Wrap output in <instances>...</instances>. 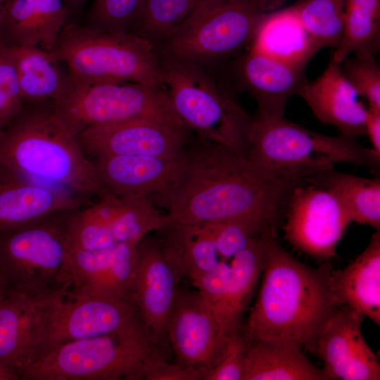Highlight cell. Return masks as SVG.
Segmentation results:
<instances>
[{
	"label": "cell",
	"mask_w": 380,
	"mask_h": 380,
	"mask_svg": "<svg viewBox=\"0 0 380 380\" xmlns=\"http://www.w3.org/2000/svg\"><path fill=\"white\" fill-rule=\"evenodd\" d=\"M304 180L267 173L247 157L198 139L192 145L188 141L175 180L152 201L165 211L168 224L252 219L275 228L293 189Z\"/></svg>",
	"instance_id": "cell-1"
},
{
	"label": "cell",
	"mask_w": 380,
	"mask_h": 380,
	"mask_svg": "<svg viewBox=\"0 0 380 380\" xmlns=\"http://www.w3.org/2000/svg\"><path fill=\"white\" fill-rule=\"evenodd\" d=\"M331 269L310 267L285 251L269 232L261 283L243 332L249 341H287L311 350L337 307L329 284Z\"/></svg>",
	"instance_id": "cell-2"
},
{
	"label": "cell",
	"mask_w": 380,
	"mask_h": 380,
	"mask_svg": "<svg viewBox=\"0 0 380 380\" xmlns=\"http://www.w3.org/2000/svg\"><path fill=\"white\" fill-rule=\"evenodd\" d=\"M0 163L36 184L89 200L107 195L53 101L25 106L0 135Z\"/></svg>",
	"instance_id": "cell-3"
},
{
	"label": "cell",
	"mask_w": 380,
	"mask_h": 380,
	"mask_svg": "<svg viewBox=\"0 0 380 380\" xmlns=\"http://www.w3.org/2000/svg\"><path fill=\"white\" fill-rule=\"evenodd\" d=\"M158 56L162 83L185 127L200 139L247 157L252 116L228 80L211 68Z\"/></svg>",
	"instance_id": "cell-4"
},
{
	"label": "cell",
	"mask_w": 380,
	"mask_h": 380,
	"mask_svg": "<svg viewBox=\"0 0 380 380\" xmlns=\"http://www.w3.org/2000/svg\"><path fill=\"white\" fill-rule=\"evenodd\" d=\"M248 140L249 161L276 176L306 179L337 163L364 166L376 175L380 169V155L355 138L317 133L284 116L267 117L256 113L252 117Z\"/></svg>",
	"instance_id": "cell-5"
},
{
	"label": "cell",
	"mask_w": 380,
	"mask_h": 380,
	"mask_svg": "<svg viewBox=\"0 0 380 380\" xmlns=\"http://www.w3.org/2000/svg\"><path fill=\"white\" fill-rule=\"evenodd\" d=\"M270 13L262 0H203L156 49L212 68L224 65L253 45Z\"/></svg>",
	"instance_id": "cell-6"
},
{
	"label": "cell",
	"mask_w": 380,
	"mask_h": 380,
	"mask_svg": "<svg viewBox=\"0 0 380 380\" xmlns=\"http://www.w3.org/2000/svg\"><path fill=\"white\" fill-rule=\"evenodd\" d=\"M50 52L81 82L163 84L156 48L131 32H101L68 22Z\"/></svg>",
	"instance_id": "cell-7"
},
{
	"label": "cell",
	"mask_w": 380,
	"mask_h": 380,
	"mask_svg": "<svg viewBox=\"0 0 380 380\" xmlns=\"http://www.w3.org/2000/svg\"><path fill=\"white\" fill-rule=\"evenodd\" d=\"M76 210L0 231V269L9 288L38 293L70 288L69 227Z\"/></svg>",
	"instance_id": "cell-8"
},
{
	"label": "cell",
	"mask_w": 380,
	"mask_h": 380,
	"mask_svg": "<svg viewBox=\"0 0 380 380\" xmlns=\"http://www.w3.org/2000/svg\"><path fill=\"white\" fill-rule=\"evenodd\" d=\"M156 351L145 329L70 341L51 348L20 380H141Z\"/></svg>",
	"instance_id": "cell-9"
},
{
	"label": "cell",
	"mask_w": 380,
	"mask_h": 380,
	"mask_svg": "<svg viewBox=\"0 0 380 380\" xmlns=\"http://www.w3.org/2000/svg\"><path fill=\"white\" fill-rule=\"evenodd\" d=\"M53 105L56 114L76 137L91 127L135 118L155 119L186 128L163 84L84 82L70 76L67 89Z\"/></svg>",
	"instance_id": "cell-10"
},
{
	"label": "cell",
	"mask_w": 380,
	"mask_h": 380,
	"mask_svg": "<svg viewBox=\"0 0 380 380\" xmlns=\"http://www.w3.org/2000/svg\"><path fill=\"white\" fill-rule=\"evenodd\" d=\"M284 237L297 250L331 259L351 220L337 197L306 180L293 190L284 213Z\"/></svg>",
	"instance_id": "cell-11"
},
{
	"label": "cell",
	"mask_w": 380,
	"mask_h": 380,
	"mask_svg": "<svg viewBox=\"0 0 380 380\" xmlns=\"http://www.w3.org/2000/svg\"><path fill=\"white\" fill-rule=\"evenodd\" d=\"M69 288L38 293L9 288L0 300V363L19 376L47 350L50 317Z\"/></svg>",
	"instance_id": "cell-12"
},
{
	"label": "cell",
	"mask_w": 380,
	"mask_h": 380,
	"mask_svg": "<svg viewBox=\"0 0 380 380\" xmlns=\"http://www.w3.org/2000/svg\"><path fill=\"white\" fill-rule=\"evenodd\" d=\"M139 329L146 330L129 298L75 295L68 289L53 306L46 351L70 341Z\"/></svg>",
	"instance_id": "cell-13"
},
{
	"label": "cell",
	"mask_w": 380,
	"mask_h": 380,
	"mask_svg": "<svg viewBox=\"0 0 380 380\" xmlns=\"http://www.w3.org/2000/svg\"><path fill=\"white\" fill-rule=\"evenodd\" d=\"M180 280L158 238L148 234L139 241L129 296L154 347L166 359V324Z\"/></svg>",
	"instance_id": "cell-14"
},
{
	"label": "cell",
	"mask_w": 380,
	"mask_h": 380,
	"mask_svg": "<svg viewBox=\"0 0 380 380\" xmlns=\"http://www.w3.org/2000/svg\"><path fill=\"white\" fill-rule=\"evenodd\" d=\"M226 77L236 92H248L256 101L257 113L284 116L286 105L306 80L305 66L252 45L227 64Z\"/></svg>",
	"instance_id": "cell-15"
},
{
	"label": "cell",
	"mask_w": 380,
	"mask_h": 380,
	"mask_svg": "<svg viewBox=\"0 0 380 380\" xmlns=\"http://www.w3.org/2000/svg\"><path fill=\"white\" fill-rule=\"evenodd\" d=\"M364 317L337 306L321 326L310 351L322 359L327 380L380 379V364L362 334Z\"/></svg>",
	"instance_id": "cell-16"
},
{
	"label": "cell",
	"mask_w": 380,
	"mask_h": 380,
	"mask_svg": "<svg viewBox=\"0 0 380 380\" xmlns=\"http://www.w3.org/2000/svg\"><path fill=\"white\" fill-rule=\"evenodd\" d=\"M184 127L151 118H135L89 127L77 135L87 156L173 157L189 141ZM88 157V156H87Z\"/></svg>",
	"instance_id": "cell-17"
},
{
	"label": "cell",
	"mask_w": 380,
	"mask_h": 380,
	"mask_svg": "<svg viewBox=\"0 0 380 380\" xmlns=\"http://www.w3.org/2000/svg\"><path fill=\"white\" fill-rule=\"evenodd\" d=\"M166 338L175 362L203 376L220 346L216 317L198 291L178 285L166 324Z\"/></svg>",
	"instance_id": "cell-18"
},
{
	"label": "cell",
	"mask_w": 380,
	"mask_h": 380,
	"mask_svg": "<svg viewBox=\"0 0 380 380\" xmlns=\"http://www.w3.org/2000/svg\"><path fill=\"white\" fill-rule=\"evenodd\" d=\"M137 244L117 243L96 251L70 248L69 291L75 295L129 298Z\"/></svg>",
	"instance_id": "cell-19"
},
{
	"label": "cell",
	"mask_w": 380,
	"mask_h": 380,
	"mask_svg": "<svg viewBox=\"0 0 380 380\" xmlns=\"http://www.w3.org/2000/svg\"><path fill=\"white\" fill-rule=\"evenodd\" d=\"M182 155V151L173 157L108 156L94 158L91 162L107 195L119 198L144 196L152 201L175 180Z\"/></svg>",
	"instance_id": "cell-20"
},
{
	"label": "cell",
	"mask_w": 380,
	"mask_h": 380,
	"mask_svg": "<svg viewBox=\"0 0 380 380\" xmlns=\"http://www.w3.org/2000/svg\"><path fill=\"white\" fill-rule=\"evenodd\" d=\"M297 95L319 122L335 127L340 134L353 138L366 134L367 108L357 100V93L331 55L322 74L313 81L306 79Z\"/></svg>",
	"instance_id": "cell-21"
},
{
	"label": "cell",
	"mask_w": 380,
	"mask_h": 380,
	"mask_svg": "<svg viewBox=\"0 0 380 380\" xmlns=\"http://www.w3.org/2000/svg\"><path fill=\"white\" fill-rule=\"evenodd\" d=\"M91 203L32 182L0 163V231L53 212L79 209Z\"/></svg>",
	"instance_id": "cell-22"
},
{
	"label": "cell",
	"mask_w": 380,
	"mask_h": 380,
	"mask_svg": "<svg viewBox=\"0 0 380 380\" xmlns=\"http://www.w3.org/2000/svg\"><path fill=\"white\" fill-rule=\"evenodd\" d=\"M70 14L63 0H13L0 27V42L51 51Z\"/></svg>",
	"instance_id": "cell-23"
},
{
	"label": "cell",
	"mask_w": 380,
	"mask_h": 380,
	"mask_svg": "<svg viewBox=\"0 0 380 380\" xmlns=\"http://www.w3.org/2000/svg\"><path fill=\"white\" fill-rule=\"evenodd\" d=\"M331 295L336 306L348 307L380 326V230L343 270H331Z\"/></svg>",
	"instance_id": "cell-24"
},
{
	"label": "cell",
	"mask_w": 380,
	"mask_h": 380,
	"mask_svg": "<svg viewBox=\"0 0 380 380\" xmlns=\"http://www.w3.org/2000/svg\"><path fill=\"white\" fill-rule=\"evenodd\" d=\"M272 231L270 229L257 236L232 258L225 293L215 315L220 344L226 336L242 329V317L262 274L267 236Z\"/></svg>",
	"instance_id": "cell-25"
},
{
	"label": "cell",
	"mask_w": 380,
	"mask_h": 380,
	"mask_svg": "<svg viewBox=\"0 0 380 380\" xmlns=\"http://www.w3.org/2000/svg\"><path fill=\"white\" fill-rule=\"evenodd\" d=\"M297 344L287 341H249L243 380H326Z\"/></svg>",
	"instance_id": "cell-26"
},
{
	"label": "cell",
	"mask_w": 380,
	"mask_h": 380,
	"mask_svg": "<svg viewBox=\"0 0 380 380\" xmlns=\"http://www.w3.org/2000/svg\"><path fill=\"white\" fill-rule=\"evenodd\" d=\"M25 106L55 101L67 89L70 75L53 55L37 46L9 47Z\"/></svg>",
	"instance_id": "cell-27"
},
{
	"label": "cell",
	"mask_w": 380,
	"mask_h": 380,
	"mask_svg": "<svg viewBox=\"0 0 380 380\" xmlns=\"http://www.w3.org/2000/svg\"><path fill=\"white\" fill-rule=\"evenodd\" d=\"M163 251L180 279L190 281L215 267L221 260L201 225L168 224L157 231Z\"/></svg>",
	"instance_id": "cell-28"
},
{
	"label": "cell",
	"mask_w": 380,
	"mask_h": 380,
	"mask_svg": "<svg viewBox=\"0 0 380 380\" xmlns=\"http://www.w3.org/2000/svg\"><path fill=\"white\" fill-rule=\"evenodd\" d=\"M333 193L346 210L351 222L380 230V179L321 170L306 178Z\"/></svg>",
	"instance_id": "cell-29"
},
{
	"label": "cell",
	"mask_w": 380,
	"mask_h": 380,
	"mask_svg": "<svg viewBox=\"0 0 380 380\" xmlns=\"http://www.w3.org/2000/svg\"><path fill=\"white\" fill-rule=\"evenodd\" d=\"M380 49V0H346L345 28L331 56L341 63L352 53L376 56Z\"/></svg>",
	"instance_id": "cell-30"
},
{
	"label": "cell",
	"mask_w": 380,
	"mask_h": 380,
	"mask_svg": "<svg viewBox=\"0 0 380 380\" xmlns=\"http://www.w3.org/2000/svg\"><path fill=\"white\" fill-rule=\"evenodd\" d=\"M346 7V0H298L289 8L319 49H335L343 37Z\"/></svg>",
	"instance_id": "cell-31"
},
{
	"label": "cell",
	"mask_w": 380,
	"mask_h": 380,
	"mask_svg": "<svg viewBox=\"0 0 380 380\" xmlns=\"http://www.w3.org/2000/svg\"><path fill=\"white\" fill-rule=\"evenodd\" d=\"M119 199L118 211L109 227L115 243L137 244L151 232L168 224L165 213L150 198L132 196Z\"/></svg>",
	"instance_id": "cell-32"
},
{
	"label": "cell",
	"mask_w": 380,
	"mask_h": 380,
	"mask_svg": "<svg viewBox=\"0 0 380 380\" xmlns=\"http://www.w3.org/2000/svg\"><path fill=\"white\" fill-rule=\"evenodd\" d=\"M203 0H145L131 32L156 48L194 12Z\"/></svg>",
	"instance_id": "cell-33"
},
{
	"label": "cell",
	"mask_w": 380,
	"mask_h": 380,
	"mask_svg": "<svg viewBox=\"0 0 380 380\" xmlns=\"http://www.w3.org/2000/svg\"><path fill=\"white\" fill-rule=\"evenodd\" d=\"M222 260L232 259L259 234L274 227L256 220L235 219L200 224Z\"/></svg>",
	"instance_id": "cell-34"
},
{
	"label": "cell",
	"mask_w": 380,
	"mask_h": 380,
	"mask_svg": "<svg viewBox=\"0 0 380 380\" xmlns=\"http://www.w3.org/2000/svg\"><path fill=\"white\" fill-rule=\"evenodd\" d=\"M145 0H94L85 26L101 32H131Z\"/></svg>",
	"instance_id": "cell-35"
},
{
	"label": "cell",
	"mask_w": 380,
	"mask_h": 380,
	"mask_svg": "<svg viewBox=\"0 0 380 380\" xmlns=\"http://www.w3.org/2000/svg\"><path fill=\"white\" fill-rule=\"evenodd\" d=\"M248 344L243 329L226 336L204 371L203 380H243Z\"/></svg>",
	"instance_id": "cell-36"
},
{
	"label": "cell",
	"mask_w": 380,
	"mask_h": 380,
	"mask_svg": "<svg viewBox=\"0 0 380 380\" xmlns=\"http://www.w3.org/2000/svg\"><path fill=\"white\" fill-rule=\"evenodd\" d=\"M340 65L346 80L358 95L367 99L369 108L380 110V67L375 56L354 53Z\"/></svg>",
	"instance_id": "cell-37"
},
{
	"label": "cell",
	"mask_w": 380,
	"mask_h": 380,
	"mask_svg": "<svg viewBox=\"0 0 380 380\" xmlns=\"http://www.w3.org/2000/svg\"><path fill=\"white\" fill-rule=\"evenodd\" d=\"M24 108L11 50L0 42V128L4 129Z\"/></svg>",
	"instance_id": "cell-38"
},
{
	"label": "cell",
	"mask_w": 380,
	"mask_h": 380,
	"mask_svg": "<svg viewBox=\"0 0 380 380\" xmlns=\"http://www.w3.org/2000/svg\"><path fill=\"white\" fill-rule=\"evenodd\" d=\"M230 265L221 260L213 269L198 274L191 283L201 294L215 316L225 293Z\"/></svg>",
	"instance_id": "cell-39"
},
{
	"label": "cell",
	"mask_w": 380,
	"mask_h": 380,
	"mask_svg": "<svg viewBox=\"0 0 380 380\" xmlns=\"http://www.w3.org/2000/svg\"><path fill=\"white\" fill-rule=\"evenodd\" d=\"M144 380H203L201 372L191 367L170 362L158 352H154L144 365Z\"/></svg>",
	"instance_id": "cell-40"
},
{
	"label": "cell",
	"mask_w": 380,
	"mask_h": 380,
	"mask_svg": "<svg viewBox=\"0 0 380 380\" xmlns=\"http://www.w3.org/2000/svg\"><path fill=\"white\" fill-rule=\"evenodd\" d=\"M365 134L372 144V149L380 155V110L367 108L365 122Z\"/></svg>",
	"instance_id": "cell-41"
},
{
	"label": "cell",
	"mask_w": 380,
	"mask_h": 380,
	"mask_svg": "<svg viewBox=\"0 0 380 380\" xmlns=\"http://www.w3.org/2000/svg\"><path fill=\"white\" fill-rule=\"evenodd\" d=\"M18 374L10 367L0 363V380H18Z\"/></svg>",
	"instance_id": "cell-42"
},
{
	"label": "cell",
	"mask_w": 380,
	"mask_h": 380,
	"mask_svg": "<svg viewBox=\"0 0 380 380\" xmlns=\"http://www.w3.org/2000/svg\"><path fill=\"white\" fill-rule=\"evenodd\" d=\"M70 13H75L81 10L87 0H63Z\"/></svg>",
	"instance_id": "cell-43"
},
{
	"label": "cell",
	"mask_w": 380,
	"mask_h": 380,
	"mask_svg": "<svg viewBox=\"0 0 380 380\" xmlns=\"http://www.w3.org/2000/svg\"><path fill=\"white\" fill-rule=\"evenodd\" d=\"M287 0H262L264 9L267 11H272L279 8Z\"/></svg>",
	"instance_id": "cell-44"
},
{
	"label": "cell",
	"mask_w": 380,
	"mask_h": 380,
	"mask_svg": "<svg viewBox=\"0 0 380 380\" xmlns=\"http://www.w3.org/2000/svg\"><path fill=\"white\" fill-rule=\"evenodd\" d=\"M8 289L7 280L0 269V300L6 296Z\"/></svg>",
	"instance_id": "cell-45"
},
{
	"label": "cell",
	"mask_w": 380,
	"mask_h": 380,
	"mask_svg": "<svg viewBox=\"0 0 380 380\" xmlns=\"http://www.w3.org/2000/svg\"><path fill=\"white\" fill-rule=\"evenodd\" d=\"M13 0H0V27L5 13Z\"/></svg>",
	"instance_id": "cell-46"
},
{
	"label": "cell",
	"mask_w": 380,
	"mask_h": 380,
	"mask_svg": "<svg viewBox=\"0 0 380 380\" xmlns=\"http://www.w3.org/2000/svg\"><path fill=\"white\" fill-rule=\"evenodd\" d=\"M3 130H4L3 129L0 128V135L2 133Z\"/></svg>",
	"instance_id": "cell-47"
}]
</instances>
